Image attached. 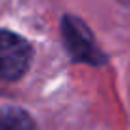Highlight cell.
Returning a JSON list of instances; mask_svg holds the SVG:
<instances>
[{"instance_id": "obj_1", "label": "cell", "mask_w": 130, "mask_h": 130, "mask_svg": "<svg viewBox=\"0 0 130 130\" xmlns=\"http://www.w3.org/2000/svg\"><path fill=\"white\" fill-rule=\"evenodd\" d=\"M32 50L19 35L0 31V78L15 80L29 69Z\"/></svg>"}, {"instance_id": "obj_2", "label": "cell", "mask_w": 130, "mask_h": 130, "mask_svg": "<svg viewBox=\"0 0 130 130\" xmlns=\"http://www.w3.org/2000/svg\"><path fill=\"white\" fill-rule=\"evenodd\" d=\"M0 130H35V122L27 111L19 107L0 109Z\"/></svg>"}]
</instances>
